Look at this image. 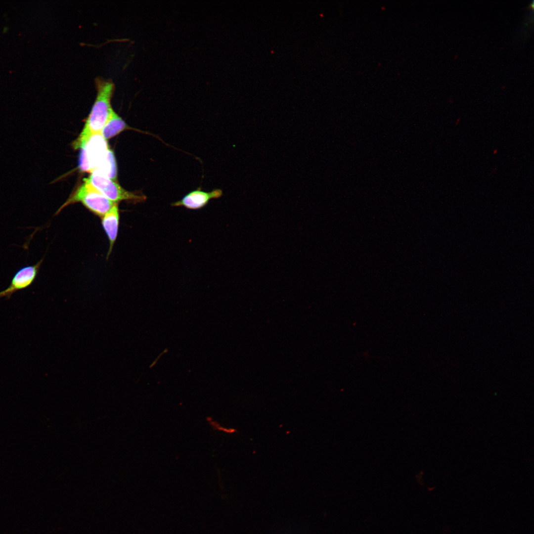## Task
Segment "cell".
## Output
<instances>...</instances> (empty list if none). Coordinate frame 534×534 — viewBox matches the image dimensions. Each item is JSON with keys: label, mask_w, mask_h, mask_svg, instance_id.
Here are the masks:
<instances>
[{"label": "cell", "mask_w": 534, "mask_h": 534, "mask_svg": "<svg viewBox=\"0 0 534 534\" xmlns=\"http://www.w3.org/2000/svg\"><path fill=\"white\" fill-rule=\"evenodd\" d=\"M97 94L84 127L73 143L75 149L81 148L92 135L101 134L112 109L111 98L114 87L110 81L97 79Z\"/></svg>", "instance_id": "obj_1"}, {"label": "cell", "mask_w": 534, "mask_h": 534, "mask_svg": "<svg viewBox=\"0 0 534 534\" xmlns=\"http://www.w3.org/2000/svg\"><path fill=\"white\" fill-rule=\"evenodd\" d=\"M77 202L82 203L92 213L101 218L115 204L97 190L88 178L84 179L82 184L70 195L56 214L65 207Z\"/></svg>", "instance_id": "obj_2"}, {"label": "cell", "mask_w": 534, "mask_h": 534, "mask_svg": "<svg viewBox=\"0 0 534 534\" xmlns=\"http://www.w3.org/2000/svg\"><path fill=\"white\" fill-rule=\"evenodd\" d=\"M90 182L106 197L115 203L127 201L133 203L145 201L146 196L139 191L125 190L116 181L94 171L88 178Z\"/></svg>", "instance_id": "obj_3"}, {"label": "cell", "mask_w": 534, "mask_h": 534, "mask_svg": "<svg viewBox=\"0 0 534 534\" xmlns=\"http://www.w3.org/2000/svg\"><path fill=\"white\" fill-rule=\"evenodd\" d=\"M43 259L34 265L24 266L13 275L9 286L0 292V299H9L15 292L29 287L34 282L38 273Z\"/></svg>", "instance_id": "obj_4"}, {"label": "cell", "mask_w": 534, "mask_h": 534, "mask_svg": "<svg viewBox=\"0 0 534 534\" xmlns=\"http://www.w3.org/2000/svg\"><path fill=\"white\" fill-rule=\"evenodd\" d=\"M109 148L101 134L91 136L81 148L89 165L90 173L94 171L105 158Z\"/></svg>", "instance_id": "obj_5"}, {"label": "cell", "mask_w": 534, "mask_h": 534, "mask_svg": "<svg viewBox=\"0 0 534 534\" xmlns=\"http://www.w3.org/2000/svg\"><path fill=\"white\" fill-rule=\"evenodd\" d=\"M222 195L221 189H215L210 192L203 191L201 187L192 190L178 201L172 203L173 207H184L188 209L197 210L205 206L210 200L218 199Z\"/></svg>", "instance_id": "obj_6"}, {"label": "cell", "mask_w": 534, "mask_h": 534, "mask_svg": "<svg viewBox=\"0 0 534 534\" xmlns=\"http://www.w3.org/2000/svg\"><path fill=\"white\" fill-rule=\"evenodd\" d=\"M119 211L118 203L101 217L102 227L107 234L109 242L107 257L111 253L112 248L117 237L119 224Z\"/></svg>", "instance_id": "obj_7"}, {"label": "cell", "mask_w": 534, "mask_h": 534, "mask_svg": "<svg viewBox=\"0 0 534 534\" xmlns=\"http://www.w3.org/2000/svg\"><path fill=\"white\" fill-rule=\"evenodd\" d=\"M128 128L127 125L113 109L103 126L101 134L107 140Z\"/></svg>", "instance_id": "obj_8"}, {"label": "cell", "mask_w": 534, "mask_h": 534, "mask_svg": "<svg viewBox=\"0 0 534 534\" xmlns=\"http://www.w3.org/2000/svg\"><path fill=\"white\" fill-rule=\"evenodd\" d=\"M94 171L114 181L117 179L116 163L114 153L111 149L109 148L105 158Z\"/></svg>", "instance_id": "obj_9"}, {"label": "cell", "mask_w": 534, "mask_h": 534, "mask_svg": "<svg viewBox=\"0 0 534 534\" xmlns=\"http://www.w3.org/2000/svg\"><path fill=\"white\" fill-rule=\"evenodd\" d=\"M497 152V149L494 150H493V154H496V153Z\"/></svg>", "instance_id": "obj_10"}]
</instances>
